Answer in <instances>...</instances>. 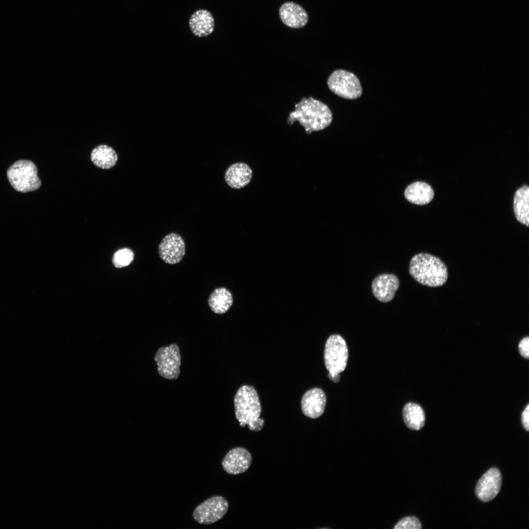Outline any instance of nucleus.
<instances>
[{
    "mask_svg": "<svg viewBox=\"0 0 529 529\" xmlns=\"http://www.w3.org/2000/svg\"><path fill=\"white\" fill-rule=\"evenodd\" d=\"M279 16L283 23L291 28H301L308 21V15L299 5L293 2H287L279 8Z\"/></svg>",
    "mask_w": 529,
    "mask_h": 529,
    "instance_id": "14",
    "label": "nucleus"
},
{
    "mask_svg": "<svg viewBox=\"0 0 529 529\" xmlns=\"http://www.w3.org/2000/svg\"><path fill=\"white\" fill-rule=\"evenodd\" d=\"M189 27L192 33L199 37L211 34L215 28V21L211 13L205 9L194 12L189 20Z\"/></svg>",
    "mask_w": 529,
    "mask_h": 529,
    "instance_id": "16",
    "label": "nucleus"
},
{
    "mask_svg": "<svg viewBox=\"0 0 529 529\" xmlns=\"http://www.w3.org/2000/svg\"><path fill=\"white\" fill-rule=\"evenodd\" d=\"M252 170L249 166L241 162L234 163L226 169L224 179L232 188L239 189L248 184L252 178Z\"/></svg>",
    "mask_w": 529,
    "mask_h": 529,
    "instance_id": "15",
    "label": "nucleus"
},
{
    "mask_svg": "<svg viewBox=\"0 0 529 529\" xmlns=\"http://www.w3.org/2000/svg\"><path fill=\"white\" fill-rule=\"evenodd\" d=\"M502 477L496 468L489 469L478 481L475 488L478 498L484 502L492 500L500 491Z\"/></svg>",
    "mask_w": 529,
    "mask_h": 529,
    "instance_id": "10",
    "label": "nucleus"
},
{
    "mask_svg": "<svg viewBox=\"0 0 529 529\" xmlns=\"http://www.w3.org/2000/svg\"><path fill=\"white\" fill-rule=\"evenodd\" d=\"M405 197L409 202L419 205L428 204L433 199L434 192L427 183L417 181L410 184L406 189Z\"/></svg>",
    "mask_w": 529,
    "mask_h": 529,
    "instance_id": "17",
    "label": "nucleus"
},
{
    "mask_svg": "<svg viewBox=\"0 0 529 529\" xmlns=\"http://www.w3.org/2000/svg\"><path fill=\"white\" fill-rule=\"evenodd\" d=\"M327 84L335 94L344 98L356 99L362 90L358 78L353 73L343 70H336L329 76Z\"/></svg>",
    "mask_w": 529,
    "mask_h": 529,
    "instance_id": "6",
    "label": "nucleus"
},
{
    "mask_svg": "<svg viewBox=\"0 0 529 529\" xmlns=\"http://www.w3.org/2000/svg\"><path fill=\"white\" fill-rule=\"evenodd\" d=\"M521 421L525 430L529 431V405L528 404L521 415Z\"/></svg>",
    "mask_w": 529,
    "mask_h": 529,
    "instance_id": "25",
    "label": "nucleus"
},
{
    "mask_svg": "<svg viewBox=\"0 0 529 529\" xmlns=\"http://www.w3.org/2000/svg\"><path fill=\"white\" fill-rule=\"evenodd\" d=\"M228 503L219 496L211 497L198 505L193 512V518L199 524L210 525L221 519L226 513Z\"/></svg>",
    "mask_w": 529,
    "mask_h": 529,
    "instance_id": "8",
    "label": "nucleus"
},
{
    "mask_svg": "<svg viewBox=\"0 0 529 529\" xmlns=\"http://www.w3.org/2000/svg\"><path fill=\"white\" fill-rule=\"evenodd\" d=\"M134 253L128 248H123L116 252L114 255L113 263L117 267L128 265L133 260Z\"/></svg>",
    "mask_w": 529,
    "mask_h": 529,
    "instance_id": "22",
    "label": "nucleus"
},
{
    "mask_svg": "<svg viewBox=\"0 0 529 529\" xmlns=\"http://www.w3.org/2000/svg\"><path fill=\"white\" fill-rule=\"evenodd\" d=\"M91 159L97 167L102 169H109L117 163L118 156L113 148L107 145L101 144L93 149L91 153Z\"/></svg>",
    "mask_w": 529,
    "mask_h": 529,
    "instance_id": "20",
    "label": "nucleus"
},
{
    "mask_svg": "<svg viewBox=\"0 0 529 529\" xmlns=\"http://www.w3.org/2000/svg\"><path fill=\"white\" fill-rule=\"evenodd\" d=\"M399 286L398 278L391 274L380 275L374 279L372 283L374 296L382 302H388L393 299Z\"/></svg>",
    "mask_w": 529,
    "mask_h": 529,
    "instance_id": "13",
    "label": "nucleus"
},
{
    "mask_svg": "<svg viewBox=\"0 0 529 529\" xmlns=\"http://www.w3.org/2000/svg\"><path fill=\"white\" fill-rule=\"evenodd\" d=\"M158 253L160 258L168 264H174L179 263L186 253L183 239L175 233L166 235L159 245Z\"/></svg>",
    "mask_w": 529,
    "mask_h": 529,
    "instance_id": "9",
    "label": "nucleus"
},
{
    "mask_svg": "<svg viewBox=\"0 0 529 529\" xmlns=\"http://www.w3.org/2000/svg\"><path fill=\"white\" fill-rule=\"evenodd\" d=\"M7 175L11 185L20 192L36 191L41 185L35 165L28 160L15 162L8 168Z\"/></svg>",
    "mask_w": 529,
    "mask_h": 529,
    "instance_id": "4",
    "label": "nucleus"
},
{
    "mask_svg": "<svg viewBox=\"0 0 529 529\" xmlns=\"http://www.w3.org/2000/svg\"><path fill=\"white\" fill-rule=\"evenodd\" d=\"M154 360L158 366V372L161 376L168 380L178 378L180 372L181 355L177 344L173 343L159 348L155 355Z\"/></svg>",
    "mask_w": 529,
    "mask_h": 529,
    "instance_id": "7",
    "label": "nucleus"
},
{
    "mask_svg": "<svg viewBox=\"0 0 529 529\" xmlns=\"http://www.w3.org/2000/svg\"><path fill=\"white\" fill-rule=\"evenodd\" d=\"M324 357L329 374H339L345 370L348 351L345 341L340 336L333 335L329 337L325 344Z\"/></svg>",
    "mask_w": 529,
    "mask_h": 529,
    "instance_id": "5",
    "label": "nucleus"
},
{
    "mask_svg": "<svg viewBox=\"0 0 529 529\" xmlns=\"http://www.w3.org/2000/svg\"><path fill=\"white\" fill-rule=\"evenodd\" d=\"M409 272L417 282L430 287L443 285L448 277L447 266L441 260L424 253L416 254L412 258Z\"/></svg>",
    "mask_w": 529,
    "mask_h": 529,
    "instance_id": "2",
    "label": "nucleus"
},
{
    "mask_svg": "<svg viewBox=\"0 0 529 529\" xmlns=\"http://www.w3.org/2000/svg\"><path fill=\"white\" fill-rule=\"evenodd\" d=\"M235 415L240 426L247 425L249 430L260 431L264 420L260 418L261 406L259 397L253 386L244 385L237 391L234 399Z\"/></svg>",
    "mask_w": 529,
    "mask_h": 529,
    "instance_id": "3",
    "label": "nucleus"
},
{
    "mask_svg": "<svg viewBox=\"0 0 529 529\" xmlns=\"http://www.w3.org/2000/svg\"><path fill=\"white\" fill-rule=\"evenodd\" d=\"M518 348L520 355L528 359L529 358V338L528 337H524L520 341Z\"/></svg>",
    "mask_w": 529,
    "mask_h": 529,
    "instance_id": "24",
    "label": "nucleus"
},
{
    "mask_svg": "<svg viewBox=\"0 0 529 529\" xmlns=\"http://www.w3.org/2000/svg\"><path fill=\"white\" fill-rule=\"evenodd\" d=\"M328 376L329 379L335 383H338L340 379L339 374H331L329 373Z\"/></svg>",
    "mask_w": 529,
    "mask_h": 529,
    "instance_id": "26",
    "label": "nucleus"
},
{
    "mask_svg": "<svg viewBox=\"0 0 529 529\" xmlns=\"http://www.w3.org/2000/svg\"><path fill=\"white\" fill-rule=\"evenodd\" d=\"M421 524L418 518L409 516L399 520L394 527V529H420Z\"/></svg>",
    "mask_w": 529,
    "mask_h": 529,
    "instance_id": "23",
    "label": "nucleus"
},
{
    "mask_svg": "<svg viewBox=\"0 0 529 529\" xmlns=\"http://www.w3.org/2000/svg\"><path fill=\"white\" fill-rule=\"evenodd\" d=\"M326 403V397L324 391L319 388H314L307 391L303 395L301 409L306 416L317 418L323 413Z\"/></svg>",
    "mask_w": 529,
    "mask_h": 529,
    "instance_id": "12",
    "label": "nucleus"
},
{
    "mask_svg": "<svg viewBox=\"0 0 529 529\" xmlns=\"http://www.w3.org/2000/svg\"><path fill=\"white\" fill-rule=\"evenodd\" d=\"M514 212L517 220L528 226L529 224V188L524 185L516 192L514 198Z\"/></svg>",
    "mask_w": 529,
    "mask_h": 529,
    "instance_id": "19",
    "label": "nucleus"
},
{
    "mask_svg": "<svg viewBox=\"0 0 529 529\" xmlns=\"http://www.w3.org/2000/svg\"><path fill=\"white\" fill-rule=\"evenodd\" d=\"M403 416L406 426L411 430H419L425 424L424 411L417 404L409 403L405 405L403 409Z\"/></svg>",
    "mask_w": 529,
    "mask_h": 529,
    "instance_id": "21",
    "label": "nucleus"
},
{
    "mask_svg": "<svg viewBox=\"0 0 529 529\" xmlns=\"http://www.w3.org/2000/svg\"><path fill=\"white\" fill-rule=\"evenodd\" d=\"M295 108L289 113L287 122L290 125L297 120L308 134L322 130L332 122L333 116L329 107L312 97L303 98Z\"/></svg>",
    "mask_w": 529,
    "mask_h": 529,
    "instance_id": "1",
    "label": "nucleus"
},
{
    "mask_svg": "<svg viewBox=\"0 0 529 529\" xmlns=\"http://www.w3.org/2000/svg\"><path fill=\"white\" fill-rule=\"evenodd\" d=\"M251 460V455L248 450L242 447H236L226 454L222 460V466L228 474L238 475L248 469Z\"/></svg>",
    "mask_w": 529,
    "mask_h": 529,
    "instance_id": "11",
    "label": "nucleus"
},
{
    "mask_svg": "<svg viewBox=\"0 0 529 529\" xmlns=\"http://www.w3.org/2000/svg\"><path fill=\"white\" fill-rule=\"evenodd\" d=\"M208 304L211 310L216 314H223L231 307L233 298L231 292L225 288L216 289L210 294Z\"/></svg>",
    "mask_w": 529,
    "mask_h": 529,
    "instance_id": "18",
    "label": "nucleus"
}]
</instances>
